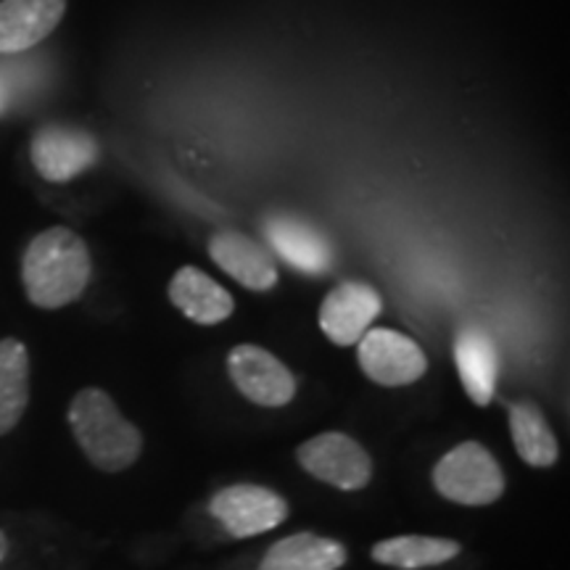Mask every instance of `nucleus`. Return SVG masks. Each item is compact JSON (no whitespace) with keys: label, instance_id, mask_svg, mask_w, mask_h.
Wrapping results in <instances>:
<instances>
[{"label":"nucleus","instance_id":"nucleus-1","mask_svg":"<svg viewBox=\"0 0 570 570\" xmlns=\"http://www.w3.org/2000/svg\"><path fill=\"white\" fill-rule=\"evenodd\" d=\"M92 259L85 240L69 227H48L35 235L21 259L27 298L40 309L77 302L88 288Z\"/></svg>","mask_w":570,"mask_h":570},{"label":"nucleus","instance_id":"nucleus-2","mask_svg":"<svg viewBox=\"0 0 570 570\" xmlns=\"http://www.w3.org/2000/svg\"><path fill=\"white\" fill-rule=\"evenodd\" d=\"M69 425L85 458L104 473L127 470L142 452V436L101 389H85L71 399Z\"/></svg>","mask_w":570,"mask_h":570},{"label":"nucleus","instance_id":"nucleus-3","mask_svg":"<svg viewBox=\"0 0 570 570\" xmlns=\"http://www.w3.org/2000/svg\"><path fill=\"white\" fill-rule=\"evenodd\" d=\"M433 487L449 502L487 508L502 497L504 475L487 446L479 441H465L446 452L433 468Z\"/></svg>","mask_w":570,"mask_h":570},{"label":"nucleus","instance_id":"nucleus-4","mask_svg":"<svg viewBox=\"0 0 570 570\" xmlns=\"http://www.w3.org/2000/svg\"><path fill=\"white\" fill-rule=\"evenodd\" d=\"M296 454L306 473L341 491L365 489L373 479V460L346 433H320L304 441Z\"/></svg>","mask_w":570,"mask_h":570},{"label":"nucleus","instance_id":"nucleus-5","mask_svg":"<svg viewBox=\"0 0 570 570\" xmlns=\"http://www.w3.org/2000/svg\"><path fill=\"white\" fill-rule=\"evenodd\" d=\"M209 510L235 539L259 537L277 529L288 518V502L277 491L254 483H235L217 491Z\"/></svg>","mask_w":570,"mask_h":570},{"label":"nucleus","instance_id":"nucleus-6","mask_svg":"<svg viewBox=\"0 0 570 570\" xmlns=\"http://www.w3.org/2000/svg\"><path fill=\"white\" fill-rule=\"evenodd\" d=\"M356 344H360V365L377 386H410L425 375V352L404 333L370 327Z\"/></svg>","mask_w":570,"mask_h":570},{"label":"nucleus","instance_id":"nucleus-7","mask_svg":"<svg viewBox=\"0 0 570 570\" xmlns=\"http://www.w3.org/2000/svg\"><path fill=\"white\" fill-rule=\"evenodd\" d=\"M227 373H230L235 389L248 402L262 404V407H285L296 394V381L291 370L262 346H235L227 354Z\"/></svg>","mask_w":570,"mask_h":570},{"label":"nucleus","instance_id":"nucleus-8","mask_svg":"<svg viewBox=\"0 0 570 570\" xmlns=\"http://www.w3.org/2000/svg\"><path fill=\"white\" fill-rule=\"evenodd\" d=\"M30 159L48 183H69L98 161V142L77 127L46 125L35 132Z\"/></svg>","mask_w":570,"mask_h":570},{"label":"nucleus","instance_id":"nucleus-9","mask_svg":"<svg viewBox=\"0 0 570 570\" xmlns=\"http://www.w3.org/2000/svg\"><path fill=\"white\" fill-rule=\"evenodd\" d=\"M381 309V296L367 283H341L320 306V327L333 344L352 346L370 331Z\"/></svg>","mask_w":570,"mask_h":570},{"label":"nucleus","instance_id":"nucleus-10","mask_svg":"<svg viewBox=\"0 0 570 570\" xmlns=\"http://www.w3.org/2000/svg\"><path fill=\"white\" fill-rule=\"evenodd\" d=\"M67 0H0V53L30 51L61 24Z\"/></svg>","mask_w":570,"mask_h":570},{"label":"nucleus","instance_id":"nucleus-11","mask_svg":"<svg viewBox=\"0 0 570 570\" xmlns=\"http://www.w3.org/2000/svg\"><path fill=\"white\" fill-rule=\"evenodd\" d=\"M209 254L214 265L223 267L233 281L246 285L248 291H269L277 283L275 259L248 235L223 230L212 235Z\"/></svg>","mask_w":570,"mask_h":570},{"label":"nucleus","instance_id":"nucleus-12","mask_svg":"<svg viewBox=\"0 0 570 570\" xmlns=\"http://www.w3.org/2000/svg\"><path fill=\"white\" fill-rule=\"evenodd\" d=\"M265 235L269 246L288 262L291 267L302 269L309 275H323L333 265V248L325 240L323 233L315 227L302 223L296 217H269L265 223Z\"/></svg>","mask_w":570,"mask_h":570},{"label":"nucleus","instance_id":"nucleus-13","mask_svg":"<svg viewBox=\"0 0 570 570\" xmlns=\"http://www.w3.org/2000/svg\"><path fill=\"white\" fill-rule=\"evenodd\" d=\"M454 362H458L460 381L468 396L479 407H487L491 399H494L499 377V356L487 331L475 325L462 327L458 341H454Z\"/></svg>","mask_w":570,"mask_h":570},{"label":"nucleus","instance_id":"nucleus-14","mask_svg":"<svg viewBox=\"0 0 570 570\" xmlns=\"http://www.w3.org/2000/svg\"><path fill=\"white\" fill-rule=\"evenodd\" d=\"M169 298L185 317L198 325H217L233 315V296L198 267L177 269L169 283Z\"/></svg>","mask_w":570,"mask_h":570},{"label":"nucleus","instance_id":"nucleus-15","mask_svg":"<svg viewBox=\"0 0 570 570\" xmlns=\"http://www.w3.org/2000/svg\"><path fill=\"white\" fill-rule=\"evenodd\" d=\"M344 562L346 550L338 541L317 533H294L269 547L259 570H338Z\"/></svg>","mask_w":570,"mask_h":570},{"label":"nucleus","instance_id":"nucleus-16","mask_svg":"<svg viewBox=\"0 0 570 570\" xmlns=\"http://www.w3.org/2000/svg\"><path fill=\"white\" fill-rule=\"evenodd\" d=\"M30 402V354L19 338L0 341V436L11 433Z\"/></svg>","mask_w":570,"mask_h":570},{"label":"nucleus","instance_id":"nucleus-17","mask_svg":"<svg viewBox=\"0 0 570 570\" xmlns=\"http://www.w3.org/2000/svg\"><path fill=\"white\" fill-rule=\"evenodd\" d=\"M510 433L512 444L525 465L531 468H550L558 462L560 446L554 439L552 428L547 425L544 415L537 404L515 402L510 404Z\"/></svg>","mask_w":570,"mask_h":570},{"label":"nucleus","instance_id":"nucleus-18","mask_svg":"<svg viewBox=\"0 0 570 570\" xmlns=\"http://www.w3.org/2000/svg\"><path fill=\"white\" fill-rule=\"evenodd\" d=\"M460 554V544L452 539L439 537H394L373 547V560L391 568H431L454 560Z\"/></svg>","mask_w":570,"mask_h":570},{"label":"nucleus","instance_id":"nucleus-19","mask_svg":"<svg viewBox=\"0 0 570 570\" xmlns=\"http://www.w3.org/2000/svg\"><path fill=\"white\" fill-rule=\"evenodd\" d=\"M9 106V85L3 82V77H0V111Z\"/></svg>","mask_w":570,"mask_h":570},{"label":"nucleus","instance_id":"nucleus-20","mask_svg":"<svg viewBox=\"0 0 570 570\" xmlns=\"http://www.w3.org/2000/svg\"><path fill=\"white\" fill-rule=\"evenodd\" d=\"M6 554H9V539H6V533L0 531V562L6 560Z\"/></svg>","mask_w":570,"mask_h":570}]
</instances>
